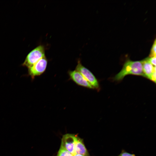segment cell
Here are the masks:
<instances>
[{
    "label": "cell",
    "mask_w": 156,
    "mask_h": 156,
    "mask_svg": "<svg viewBox=\"0 0 156 156\" xmlns=\"http://www.w3.org/2000/svg\"><path fill=\"white\" fill-rule=\"evenodd\" d=\"M129 75H140L144 77L141 61L127 60L124 64L121 71L115 75L114 79L115 81H120L125 76Z\"/></svg>",
    "instance_id": "obj_1"
},
{
    "label": "cell",
    "mask_w": 156,
    "mask_h": 156,
    "mask_svg": "<svg viewBox=\"0 0 156 156\" xmlns=\"http://www.w3.org/2000/svg\"><path fill=\"white\" fill-rule=\"evenodd\" d=\"M45 56L44 47L42 45H40L27 54L22 66L28 68Z\"/></svg>",
    "instance_id": "obj_2"
},
{
    "label": "cell",
    "mask_w": 156,
    "mask_h": 156,
    "mask_svg": "<svg viewBox=\"0 0 156 156\" xmlns=\"http://www.w3.org/2000/svg\"><path fill=\"white\" fill-rule=\"evenodd\" d=\"M75 70L82 75L93 88L99 89V83L95 76L90 71L82 65L80 61L78 62Z\"/></svg>",
    "instance_id": "obj_3"
},
{
    "label": "cell",
    "mask_w": 156,
    "mask_h": 156,
    "mask_svg": "<svg viewBox=\"0 0 156 156\" xmlns=\"http://www.w3.org/2000/svg\"><path fill=\"white\" fill-rule=\"evenodd\" d=\"M47 64V60L45 56L28 68V75L32 79L41 75L45 71Z\"/></svg>",
    "instance_id": "obj_4"
},
{
    "label": "cell",
    "mask_w": 156,
    "mask_h": 156,
    "mask_svg": "<svg viewBox=\"0 0 156 156\" xmlns=\"http://www.w3.org/2000/svg\"><path fill=\"white\" fill-rule=\"evenodd\" d=\"M77 135L68 133L64 135L61 139V146H62L73 155L76 154L75 147Z\"/></svg>",
    "instance_id": "obj_5"
},
{
    "label": "cell",
    "mask_w": 156,
    "mask_h": 156,
    "mask_svg": "<svg viewBox=\"0 0 156 156\" xmlns=\"http://www.w3.org/2000/svg\"><path fill=\"white\" fill-rule=\"evenodd\" d=\"M68 74L70 78L77 85L89 88H93L82 75L76 70L69 71Z\"/></svg>",
    "instance_id": "obj_6"
},
{
    "label": "cell",
    "mask_w": 156,
    "mask_h": 156,
    "mask_svg": "<svg viewBox=\"0 0 156 156\" xmlns=\"http://www.w3.org/2000/svg\"><path fill=\"white\" fill-rule=\"evenodd\" d=\"M141 61L144 77L150 79L153 73L156 72V66L151 64L146 58Z\"/></svg>",
    "instance_id": "obj_7"
},
{
    "label": "cell",
    "mask_w": 156,
    "mask_h": 156,
    "mask_svg": "<svg viewBox=\"0 0 156 156\" xmlns=\"http://www.w3.org/2000/svg\"><path fill=\"white\" fill-rule=\"evenodd\" d=\"M75 150L76 154H80L84 156H90L83 140L77 135L75 143Z\"/></svg>",
    "instance_id": "obj_8"
},
{
    "label": "cell",
    "mask_w": 156,
    "mask_h": 156,
    "mask_svg": "<svg viewBox=\"0 0 156 156\" xmlns=\"http://www.w3.org/2000/svg\"><path fill=\"white\" fill-rule=\"evenodd\" d=\"M56 156H73L64 148L60 146Z\"/></svg>",
    "instance_id": "obj_9"
},
{
    "label": "cell",
    "mask_w": 156,
    "mask_h": 156,
    "mask_svg": "<svg viewBox=\"0 0 156 156\" xmlns=\"http://www.w3.org/2000/svg\"><path fill=\"white\" fill-rule=\"evenodd\" d=\"M156 40L155 39L151 47L149 57H156Z\"/></svg>",
    "instance_id": "obj_10"
},
{
    "label": "cell",
    "mask_w": 156,
    "mask_h": 156,
    "mask_svg": "<svg viewBox=\"0 0 156 156\" xmlns=\"http://www.w3.org/2000/svg\"><path fill=\"white\" fill-rule=\"evenodd\" d=\"M147 60L154 66H156V57H148L146 58Z\"/></svg>",
    "instance_id": "obj_11"
},
{
    "label": "cell",
    "mask_w": 156,
    "mask_h": 156,
    "mask_svg": "<svg viewBox=\"0 0 156 156\" xmlns=\"http://www.w3.org/2000/svg\"><path fill=\"white\" fill-rule=\"evenodd\" d=\"M118 156H135L133 154L130 153L124 150H122Z\"/></svg>",
    "instance_id": "obj_12"
},
{
    "label": "cell",
    "mask_w": 156,
    "mask_h": 156,
    "mask_svg": "<svg viewBox=\"0 0 156 156\" xmlns=\"http://www.w3.org/2000/svg\"><path fill=\"white\" fill-rule=\"evenodd\" d=\"M73 156H84L82 155L79 154H76L75 155H73Z\"/></svg>",
    "instance_id": "obj_13"
}]
</instances>
